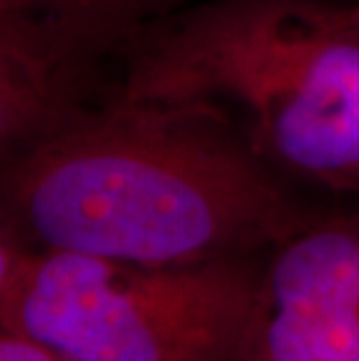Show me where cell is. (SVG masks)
Returning a JSON list of instances; mask_svg holds the SVG:
<instances>
[{
    "mask_svg": "<svg viewBox=\"0 0 359 361\" xmlns=\"http://www.w3.org/2000/svg\"><path fill=\"white\" fill-rule=\"evenodd\" d=\"M322 212L203 105L96 98L0 147V238L142 266L269 255Z\"/></svg>",
    "mask_w": 359,
    "mask_h": 361,
    "instance_id": "cell-1",
    "label": "cell"
},
{
    "mask_svg": "<svg viewBox=\"0 0 359 361\" xmlns=\"http://www.w3.org/2000/svg\"><path fill=\"white\" fill-rule=\"evenodd\" d=\"M98 98L203 105L305 189L359 196V35L334 0H201L135 37Z\"/></svg>",
    "mask_w": 359,
    "mask_h": 361,
    "instance_id": "cell-2",
    "label": "cell"
},
{
    "mask_svg": "<svg viewBox=\"0 0 359 361\" xmlns=\"http://www.w3.org/2000/svg\"><path fill=\"white\" fill-rule=\"evenodd\" d=\"M266 257L142 266L0 238V331L71 361H245Z\"/></svg>",
    "mask_w": 359,
    "mask_h": 361,
    "instance_id": "cell-3",
    "label": "cell"
},
{
    "mask_svg": "<svg viewBox=\"0 0 359 361\" xmlns=\"http://www.w3.org/2000/svg\"><path fill=\"white\" fill-rule=\"evenodd\" d=\"M201 0H0V147L101 96L119 54Z\"/></svg>",
    "mask_w": 359,
    "mask_h": 361,
    "instance_id": "cell-4",
    "label": "cell"
},
{
    "mask_svg": "<svg viewBox=\"0 0 359 361\" xmlns=\"http://www.w3.org/2000/svg\"><path fill=\"white\" fill-rule=\"evenodd\" d=\"M245 361H359V196L269 252Z\"/></svg>",
    "mask_w": 359,
    "mask_h": 361,
    "instance_id": "cell-5",
    "label": "cell"
},
{
    "mask_svg": "<svg viewBox=\"0 0 359 361\" xmlns=\"http://www.w3.org/2000/svg\"><path fill=\"white\" fill-rule=\"evenodd\" d=\"M0 361H71L56 350L14 331H0Z\"/></svg>",
    "mask_w": 359,
    "mask_h": 361,
    "instance_id": "cell-6",
    "label": "cell"
},
{
    "mask_svg": "<svg viewBox=\"0 0 359 361\" xmlns=\"http://www.w3.org/2000/svg\"><path fill=\"white\" fill-rule=\"evenodd\" d=\"M334 14L343 26L359 35V0H334Z\"/></svg>",
    "mask_w": 359,
    "mask_h": 361,
    "instance_id": "cell-7",
    "label": "cell"
}]
</instances>
